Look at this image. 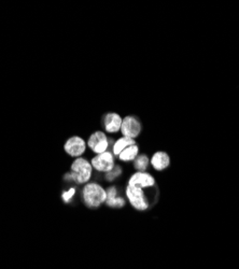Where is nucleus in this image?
<instances>
[{
    "instance_id": "1",
    "label": "nucleus",
    "mask_w": 239,
    "mask_h": 269,
    "mask_svg": "<svg viewBox=\"0 0 239 269\" xmlns=\"http://www.w3.org/2000/svg\"><path fill=\"white\" fill-rule=\"evenodd\" d=\"M83 202L88 208H98L107 201V192L97 183H88L82 191Z\"/></svg>"
},
{
    "instance_id": "2",
    "label": "nucleus",
    "mask_w": 239,
    "mask_h": 269,
    "mask_svg": "<svg viewBox=\"0 0 239 269\" xmlns=\"http://www.w3.org/2000/svg\"><path fill=\"white\" fill-rule=\"evenodd\" d=\"M73 174L67 175L66 179L69 181H75L77 183H86L92 177L93 167L85 158L79 157L71 165Z\"/></svg>"
},
{
    "instance_id": "3",
    "label": "nucleus",
    "mask_w": 239,
    "mask_h": 269,
    "mask_svg": "<svg viewBox=\"0 0 239 269\" xmlns=\"http://www.w3.org/2000/svg\"><path fill=\"white\" fill-rule=\"evenodd\" d=\"M126 195L132 206L140 211H145L149 208V201L145 194L144 189H140L134 185H127Z\"/></svg>"
},
{
    "instance_id": "4",
    "label": "nucleus",
    "mask_w": 239,
    "mask_h": 269,
    "mask_svg": "<svg viewBox=\"0 0 239 269\" xmlns=\"http://www.w3.org/2000/svg\"><path fill=\"white\" fill-rule=\"evenodd\" d=\"M92 167H94L96 170L109 172L111 171L114 167V159L113 155L110 152H103L101 154H97L92 159Z\"/></svg>"
},
{
    "instance_id": "5",
    "label": "nucleus",
    "mask_w": 239,
    "mask_h": 269,
    "mask_svg": "<svg viewBox=\"0 0 239 269\" xmlns=\"http://www.w3.org/2000/svg\"><path fill=\"white\" fill-rule=\"evenodd\" d=\"M87 144L96 154H101V153L106 152V150L108 149L109 140L102 132H96L90 134Z\"/></svg>"
},
{
    "instance_id": "6",
    "label": "nucleus",
    "mask_w": 239,
    "mask_h": 269,
    "mask_svg": "<svg viewBox=\"0 0 239 269\" xmlns=\"http://www.w3.org/2000/svg\"><path fill=\"white\" fill-rule=\"evenodd\" d=\"M121 132L123 134H124V137H128L132 139L138 137L141 132L140 122L134 117L124 118V120L122 121Z\"/></svg>"
},
{
    "instance_id": "7",
    "label": "nucleus",
    "mask_w": 239,
    "mask_h": 269,
    "mask_svg": "<svg viewBox=\"0 0 239 269\" xmlns=\"http://www.w3.org/2000/svg\"><path fill=\"white\" fill-rule=\"evenodd\" d=\"M86 150V143L84 141V139L81 137H71L69 138L66 143H65V151H66L67 154L74 157H78L82 155Z\"/></svg>"
},
{
    "instance_id": "8",
    "label": "nucleus",
    "mask_w": 239,
    "mask_h": 269,
    "mask_svg": "<svg viewBox=\"0 0 239 269\" xmlns=\"http://www.w3.org/2000/svg\"><path fill=\"white\" fill-rule=\"evenodd\" d=\"M128 184L140 189H149L154 187L155 180L150 174H147L145 171H138L129 179Z\"/></svg>"
},
{
    "instance_id": "9",
    "label": "nucleus",
    "mask_w": 239,
    "mask_h": 269,
    "mask_svg": "<svg viewBox=\"0 0 239 269\" xmlns=\"http://www.w3.org/2000/svg\"><path fill=\"white\" fill-rule=\"evenodd\" d=\"M122 118L118 113H108L103 119L105 128L108 133H116L121 130Z\"/></svg>"
},
{
    "instance_id": "10",
    "label": "nucleus",
    "mask_w": 239,
    "mask_h": 269,
    "mask_svg": "<svg viewBox=\"0 0 239 269\" xmlns=\"http://www.w3.org/2000/svg\"><path fill=\"white\" fill-rule=\"evenodd\" d=\"M151 163L153 165L154 169L160 171V170L166 169L168 166H169L170 158H169V156H168L167 153H165V152H157L152 156Z\"/></svg>"
},
{
    "instance_id": "11",
    "label": "nucleus",
    "mask_w": 239,
    "mask_h": 269,
    "mask_svg": "<svg viewBox=\"0 0 239 269\" xmlns=\"http://www.w3.org/2000/svg\"><path fill=\"white\" fill-rule=\"evenodd\" d=\"M138 151H139L138 145H136V144L129 145L120 153L119 158L123 162L134 161V159L138 155Z\"/></svg>"
},
{
    "instance_id": "12",
    "label": "nucleus",
    "mask_w": 239,
    "mask_h": 269,
    "mask_svg": "<svg viewBox=\"0 0 239 269\" xmlns=\"http://www.w3.org/2000/svg\"><path fill=\"white\" fill-rule=\"evenodd\" d=\"M134 144H136L134 139L128 138V137H122L113 145V154L119 156V154L123 150H124L125 148H127V146L134 145Z\"/></svg>"
},
{
    "instance_id": "13",
    "label": "nucleus",
    "mask_w": 239,
    "mask_h": 269,
    "mask_svg": "<svg viewBox=\"0 0 239 269\" xmlns=\"http://www.w3.org/2000/svg\"><path fill=\"white\" fill-rule=\"evenodd\" d=\"M149 165V158L147 155H139L135 158V168L139 171H145Z\"/></svg>"
},
{
    "instance_id": "14",
    "label": "nucleus",
    "mask_w": 239,
    "mask_h": 269,
    "mask_svg": "<svg viewBox=\"0 0 239 269\" xmlns=\"http://www.w3.org/2000/svg\"><path fill=\"white\" fill-rule=\"evenodd\" d=\"M107 204L109 207H113V208H120V207H123L125 204V201L123 200L122 197H118L116 196L114 200L110 201L107 202Z\"/></svg>"
},
{
    "instance_id": "15",
    "label": "nucleus",
    "mask_w": 239,
    "mask_h": 269,
    "mask_svg": "<svg viewBox=\"0 0 239 269\" xmlns=\"http://www.w3.org/2000/svg\"><path fill=\"white\" fill-rule=\"evenodd\" d=\"M121 168L119 167V166H114L113 169L111 171L107 172V179L110 181V180H114V179L116 177H119L121 175Z\"/></svg>"
},
{
    "instance_id": "16",
    "label": "nucleus",
    "mask_w": 239,
    "mask_h": 269,
    "mask_svg": "<svg viewBox=\"0 0 239 269\" xmlns=\"http://www.w3.org/2000/svg\"><path fill=\"white\" fill-rule=\"evenodd\" d=\"M75 192H76L75 189H70L69 191L65 192V193L63 194V200L65 202H68L71 200V197H73L75 195Z\"/></svg>"
}]
</instances>
